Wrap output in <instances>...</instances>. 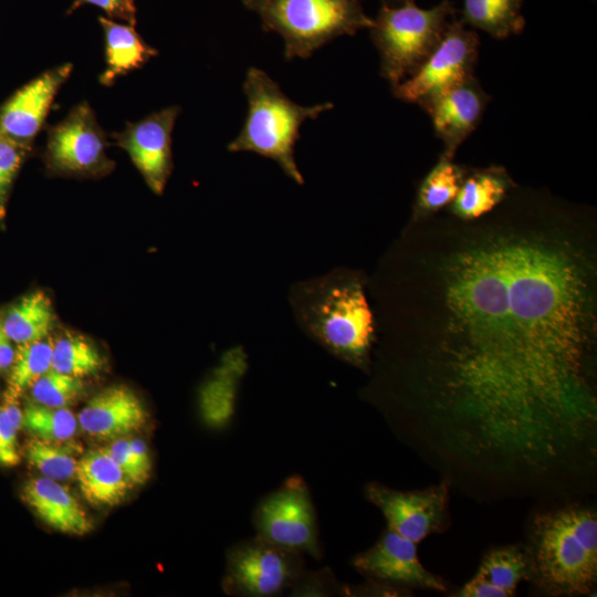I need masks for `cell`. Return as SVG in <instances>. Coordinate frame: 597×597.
<instances>
[{
  "instance_id": "obj_1",
  "label": "cell",
  "mask_w": 597,
  "mask_h": 597,
  "mask_svg": "<svg viewBox=\"0 0 597 597\" xmlns=\"http://www.w3.org/2000/svg\"><path fill=\"white\" fill-rule=\"evenodd\" d=\"M591 276L549 235H491L446 259L422 391L457 455L542 474L595 452Z\"/></svg>"
},
{
  "instance_id": "obj_2",
  "label": "cell",
  "mask_w": 597,
  "mask_h": 597,
  "mask_svg": "<svg viewBox=\"0 0 597 597\" xmlns=\"http://www.w3.org/2000/svg\"><path fill=\"white\" fill-rule=\"evenodd\" d=\"M526 552L530 578L545 593L589 594L597 582L596 513L572 505L536 515Z\"/></svg>"
},
{
  "instance_id": "obj_3",
  "label": "cell",
  "mask_w": 597,
  "mask_h": 597,
  "mask_svg": "<svg viewBox=\"0 0 597 597\" xmlns=\"http://www.w3.org/2000/svg\"><path fill=\"white\" fill-rule=\"evenodd\" d=\"M294 305L300 323L328 352L366 368L374 317L359 280L342 273L298 286Z\"/></svg>"
},
{
  "instance_id": "obj_4",
  "label": "cell",
  "mask_w": 597,
  "mask_h": 597,
  "mask_svg": "<svg viewBox=\"0 0 597 597\" xmlns=\"http://www.w3.org/2000/svg\"><path fill=\"white\" fill-rule=\"evenodd\" d=\"M243 92L248 100L245 121L238 136L228 144V150L252 151L273 159L287 177L303 185L294 158L301 126L332 109L334 104L298 105L264 71L254 66L245 73Z\"/></svg>"
},
{
  "instance_id": "obj_5",
  "label": "cell",
  "mask_w": 597,
  "mask_h": 597,
  "mask_svg": "<svg viewBox=\"0 0 597 597\" xmlns=\"http://www.w3.org/2000/svg\"><path fill=\"white\" fill-rule=\"evenodd\" d=\"M256 13L265 32L284 40V57L308 59L342 35H354L373 25L359 0H242Z\"/></svg>"
},
{
  "instance_id": "obj_6",
  "label": "cell",
  "mask_w": 597,
  "mask_h": 597,
  "mask_svg": "<svg viewBox=\"0 0 597 597\" xmlns=\"http://www.w3.org/2000/svg\"><path fill=\"white\" fill-rule=\"evenodd\" d=\"M455 12L450 0L430 9L415 2L390 6L383 1L369 34L380 56V75L391 87L411 76L428 59Z\"/></svg>"
},
{
  "instance_id": "obj_7",
  "label": "cell",
  "mask_w": 597,
  "mask_h": 597,
  "mask_svg": "<svg viewBox=\"0 0 597 597\" xmlns=\"http://www.w3.org/2000/svg\"><path fill=\"white\" fill-rule=\"evenodd\" d=\"M302 576L303 554L256 535L229 549L223 588L233 596L269 597L296 585Z\"/></svg>"
},
{
  "instance_id": "obj_8",
  "label": "cell",
  "mask_w": 597,
  "mask_h": 597,
  "mask_svg": "<svg viewBox=\"0 0 597 597\" xmlns=\"http://www.w3.org/2000/svg\"><path fill=\"white\" fill-rule=\"evenodd\" d=\"M479 45L476 32L452 19L428 59L411 76L391 87L394 96L422 107L441 92L474 75Z\"/></svg>"
},
{
  "instance_id": "obj_9",
  "label": "cell",
  "mask_w": 597,
  "mask_h": 597,
  "mask_svg": "<svg viewBox=\"0 0 597 597\" xmlns=\"http://www.w3.org/2000/svg\"><path fill=\"white\" fill-rule=\"evenodd\" d=\"M253 524L256 535L273 544L321 557L315 511L301 476L289 478L263 498L254 511Z\"/></svg>"
},
{
  "instance_id": "obj_10",
  "label": "cell",
  "mask_w": 597,
  "mask_h": 597,
  "mask_svg": "<svg viewBox=\"0 0 597 597\" xmlns=\"http://www.w3.org/2000/svg\"><path fill=\"white\" fill-rule=\"evenodd\" d=\"M108 136L91 105L83 101L46 129L43 157L54 172L96 175L113 165L107 157Z\"/></svg>"
},
{
  "instance_id": "obj_11",
  "label": "cell",
  "mask_w": 597,
  "mask_h": 597,
  "mask_svg": "<svg viewBox=\"0 0 597 597\" xmlns=\"http://www.w3.org/2000/svg\"><path fill=\"white\" fill-rule=\"evenodd\" d=\"M365 495L381 511L388 530L415 543L441 532L447 522V482L415 491H398L380 483H369Z\"/></svg>"
},
{
  "instance_id": "obj_12",
  "label": "cell",
  "mask_w": 597,
  "mask_h": 597,
  "mask_svg": "<svg viewBox=\"0 0 597 597\" xmlns=\"http://www.w3.org/2000/svg\"><path fill=\"white\" fill-rule=\"evenodd\" d=\"M180 112L178 105L161 108L137 122L126 123L112 135L157 195L163 193L172 169L171 135Z\"/></svg>"
},
{
  "instance_id": "obj_13",
  "label": "cell",
  "mask_w": 597,
  "mask_h": 597,
  "mask_svg": "<svg viewBox=\"0 0 597 597\" xmlns=\"http://www.w3.org/2000/svg\"><path fill=\"white\" fill-rule=\"evenodd\" d=\"M73 71L63 63L39 74L0 105V134L32 147L61 87Z\"/></svg>"
},
{
  "instance_id": "obj_14",
  "label": "cell",
  "mask_w": 597,
  "mask_h": 597,
  "mask_svg": "<svg viewBox=\"0 0 597 597\" xmlns=\"http://www.w3.org/2000/svg\"><path fill=\"white\" fill-rule=\"evenodd\" d=\"M354 568L381 584L444 591L442 579L427 570L418 558L417 543L386 530L374 546L353 559Z\"/></svg>"
},
{
  "instance_id": "obj_15",
  "label": "cell",
  "mask_w": 597,
  "mask_h": 597,
  "mask_svg": "<svg viewBox=\"0 0 597 597\" xmlns=\"http://www.w3.org/2000/svg\"><path fill=\"white\" fill-rule=\"evenodd\" d=\"M490 98L473 75L421 107L430 116L433 132L444 145L442 155L453 159L458 147L480 123Z\"/></svg>"
},
{
  "instance_id": "obj_16",
  "label": "cell",
  "mask_w": 597,
  "mask_h": 597,
  "mask_svg": "<svg viewBox=\"0 0 597 597\" xmlns=\"http://www.w3.org/2000/svg\"><path fill=\"white\" fill-rule=\"evenodd\" d=\"M148 413L127 386L115 385L95 395L80 411L78 425L92 437L118 439L142 429Z\"/></svg>"
},
{
  "instance_id": "obj_17",
  "label": "cell",
  "mask_w": 597,
  "mask_h": 597,
  "mask_svg": "<svg viewBox=\"0 0 597 597\" xmlns=\"http://www.w3.org/2000/svg\"><path fill=\"white\" fill-rule=\"evenodd\" d=\"M22 499L49 526L72 535H85L93 524L80 502L57 481L36 478L28 481Z\"/></svg>"
},
{
  "instance_id": "obj_18",
  "label": "cell",
  "mask_w": 597,
  "mask_h": 597,
  "mask_svg": "<svg viewBox=\"0 0 597 597\" xmlns=\"http://www.w3.org/2000/svg\"><path fill=\"white\" fill-rule=\"evenodd\" d=\"M97 20L105 48V69L98 77L101 85H113L118 77L144 66L158 55V51L142 38L135 25L105 15H100Z\"/></svg>"
},
{
  "instance_id": "obj_19",
  "label": "cell",
  "mask_w": 597,
  "mask_h": 597,
  "mask_svg": "<svg viewBox=\"0 0 597 597\" xmlns=\"http://www.w3.org/2000/svg\"><path fill=\"white\" fill-rule=\"evenodd\" d=\"M75 478L85 500L95 506H114L126 496L128 480L105 449L77 460Z\"/></svg>"
},
{
  "instance_id": "obj_20",
  "label": "cell",
  "mask_w": 597,
  "mask_h": 597,
  "mask_svg": "<svg viewBox=\"0 0 597 597\" xmlns=\"http://www.w3.org/2000/svg\"><path fill=\"white\" fill-rule=\"evenodd\" d=\"M512 186L501 167L467 171L452 201V212L464 220L479 218L498 206Z\"/></svg>"
},
{
  "instance_id": "obj_21",
  "label": "cell",
  "mask_w": 597,
  "mask_h": 597,
  "mask_svg": "<svg viewBox=\"0 0 597 597\" xmlns=\"http://www.w3.org/2000/svg\"><path fill=\"white\" fill-rule=\"evenodd\" d=\"M53 321L50 297L42 291H35L8 311L2 318V326L11 342L19 345L46 338Z\"/></svg>"
},
{
  "instance_id": "obj_22",
  "label": "cell",
  "mask_w": 597,
  "mask_h": 597,
  "mask_svg": "<svg viewBox=\"0 0 597 597\" xmlns=\"http://www.w3.org/2000/svg\"><path fill=\"white\" fill-rule=\"evenodd\" d=\"M523 0H463L460 21L494 39L520 34L525 27Z\"/></svg>"
},
{
  "instance_id": "obj_23",
  "label": "cell",
  "mask_w": 597,
  "mask_h": 597,
  "mask_svg": "<svg viewBox=\"0 0 597 597\" xmlns=\"http://www.w3.org/2000/svg\"><path fill=\"white\" fill-rule=\"evenodd\" d=\"M467 169L444 155L421 181L415 205L418 217L431 214L448 206L455 198Z\"/></svg>"
},
{
  "instance_id": "obj_24",
  "label": "cell",
  "mask_w": 597,
  "mask_h": 597,
  "mask_svg": "<svg viewBox=\"0 0 597 597\" xmlns=\"http://www.w3.org/2000/svg\"><path fill=\"white\" fill-rule=\"evenodd\" d=\"M53 344L54 342L46 337L18 345L11 364L6 400L18 401L22 392L51 369Z\"/></svg>"
},
{
  "instance_id": "obj_25",
  "label": "cell",
  "mask_w": 597,
  "mask_h": 597,
  "mask_svg": "<svg viewBox=\"0 0 597 597\" xmlns=\"http://www.w3.org/2000/svg\"><path fill=\"white\" fill-rule=\"evenodd\" d=\"M476 575L513 596L519 583L530 579L526 548L510 545L490 551L483 557Z\"/></svg>"
},
{
  "instance_id": "obj_26",
  "label": "cell",
  "mask_w": 597,
  "mask_h": 597,
  "mask_svg": "<svg viewBox=\"0 0 597 597\" xmlns=\"http://www.w3.org/2000/svg\"><path fill=\"white\" fill-rule=\"evenodd\" d=\"M244 367L241 353H230L223 365L206 384L201 392V406L209 421L226 419L232 409L237 380Z\"/></svg>"
},
{
  "instance_id": "obj_27",
  "label": "cell",
  "mask_w": 597,
  "mask_h": 597,
  "mask_svg": "<svg viewBox=\"0 0 597 597\" xmlns=\"http://www.w3.org/2000/svg\"><path fill=\"white\" fill-rule=\"evenodd\" d=\"M102 364L98 350L81 336L65 335L53 344L51 369L59 373L81 378L97 373Z\"/></svg>"
},
{
  "instance_id": "obj_28",
  "label": "cell",
  "mask_w": 597,
  "mask_h": 597,
  "mask_svg": "<svg viewBox=\"0 0 597 597\" xmlns=\"http://www.w3.org/2000/svg\"><path fill=\"white\" fill-rule=\"evenodd\" d=\"M77 418L67 408L30 404L22 411V425L39 439L57 442L71 439L77 428Z\"/></svg>"
},
{
  "instance_id": "obj_29",
  "label": "cell",
  "mask_w": 597,
  "mask_h": 597,
  "mask_svg": "<svg viewBox=\"0 0 597 597\" xmlns=\"http://www.w3.org/2000/svg\"><path fill=\"white\" fill-rule=\"evenodd\" d=\"M25 455L29 463L45 478L64 481L75 474L77 460L56 442L33 439L25 448Z\"/></svg>"
},
{
  "instance_id": "obj_30",
  "label": "cell",
  "mask_w": 597,
  "mask_h": 597,
  "mask_svg": "<svg viewBox=\"0 0 597 597\" xmlns=\"http://www.w3.org/2000/svg\"><path fill=\"white\" fill-rule=\"evenodd\" d=\"M35 402L65 408L81 397L84 386L80 378L50 369L30 387Z\"/></svg>"
},
{
  "instance_id": "obj_31",
  "label": "cell",
  "mask_w": 597,
  "mask_h": 597,
  "mask_svg": "<svg viewBox=\"0 0 597 597\" xmlns=\"http://www.w3.org/2000/svg\"><path fill=\"white\" fill-rule=\"evenodd\" d=\"M31 153L32 147L15 143L0 134V218L4 214L12 184Z\"/></svg>"
},
{
  "instance_id": "obj_32",
  "label": "cell",
  "mask_w": 597,
  "mask_h": 597,
  "mask_svg": "<svg viewBox=\"0 0 597 597\" xmlns=\"http://www.w3.org/2000/svg\"><path fill=\"white\" fill-rule=\"evenodd\" d=\"M22 426V411L17 401L6 400L0 408V465L13 467L20 462L18 431Z\"/></svg>"
},
{
  "instance_id": "obj_33",
  "label": "cell",
  "mask_w": 597,
  "mask_h": 597,
  "mask_svg": "<svg viewBox=\"0 0 597 597\" xmlns=\"http://www.w3.org/2000/svg\"><path fill=\"white\" fill-rule=\"evenodd\" d=\"M87 4L100 8L108 19L136 25L137 8L135 0H73L66 10V15Z\"/></svg>"
},
{
  "instance_id": "obj_34",
  "label": "cell",
  "mask_w": 597,
  "mask_h": 597,
  "mask_svg": "<svg viewBox=\"0 0 597 597\" xmlns=\"http://www.w3.org/2000/svg\"><path fill=\"white\" fill-rule=\"evenodd\" d=\"M132 484H140L137 469L134 463L129 439L118 438L104 448Z\"/></svg>"
},
{
  "instance_id": "obj_35",
  "label": "cell",
  "mask_w": 597,
  "mask_h": 597,
  "mask_svg": "<svg viewBox=\"0 0 597 597\" xmlns=\"http://www.w3.org/2000/svg\"><path fill=\"white\" fill-rule=\"evenodd\" d=\"M460 597H509L507 593L476 575L455 595Z\"/></svg>"
},
{
  "instance_id": "obj_36",
  "label": "cell",
  "mask_w": 597,
  "mask_h": 597,
  "mask_svg": "<svg viewBox=\"0 0 597 597\" xmlns=\"http://www.w3.org/2000/svg\"><path fill=\"white\" fill-rule=\"evenodd\" d=\"M129 443L139 481L140 484H143L149 479L151 472V459L149 450L145 441L142 439H129Z\"/></svg>"
},
{
  "instance_id": "obj_37",
  "label": "cell",
  "mask_w": 597,
  "mask_h": 597,
  "mask_svg": "<svg viewBox=\"0 0 597 597\" xmlns=\"http://www.w3.org/2000/svg\"><path fill=\"white\" fill-rule=\"evenodd\" d=\"M14 357V349L11 345V339L6 334L0 316V369L11 366Z\"/></svg>"
},
{
  "instance_id": "obj_38",
  "label": "cell",
  "mask_w": 597,
  "mask_h": 597,
  "mask_svg": "<svg viewBox=\"0 0 597 597\" xmlns=\"http://www.w3.org/2000/svg\"><path fill=\"white\" fill-rule=\"evenodd\" d=\"M384 2L390 4V6H401L406 3H412L415 0H384Z\"/></svg>"
}]
</instances>
